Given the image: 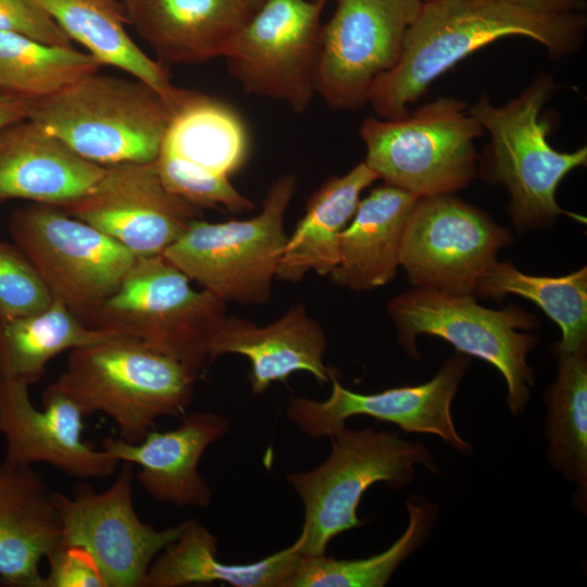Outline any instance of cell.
I'll return each mask as SVG.
<instances>
[{"label":"cell","instance_id":"1","mask_svg":"<svg viewBox=\"0 0 587 587\" xmlns=\"http://www.w3.org/2000/svg\"><path fill=\"white\" fill-rule=\"evenodd\" d=\"M585 29L583 12L542 14L496 0H423L397 64L374 83L369 103L377 117H404L436 78L498 39L527 37L561 58L580 49Z\"/></svg>","mask_w":587,"mask_h":587},{"label":"cell","instance_id":"23","mask_svg":"<svg viewBox=\"0 0 587 587\" xmlns=\"http://www.w3.org/2000/svg\"><path fill=\"white\" fill-rule=\"evenodd\" d=\"M417 199L384 184L359 201L339 237V261L329 274L335 285L364 291L394 278L404 228Z\"/></svg>","mask_w":587,"mask_h":587},{"label":"cell","instance_id":"7","mask_svg":"<svg viewBox=\"0 0 587 587\" xmlns=\"http://www.w3.org/2000/svg\"><path fill=\"white\" fill-rule=\"evenodd\" d=\"M226 302L202 289L163 254L139 257L88 326L141 341L197 370L209 363Z\"/></svg>","mask_w":587,"mask_h":587},{"label":"cell","instance_id":"31","mask_svg":"<svg viewBox=\"0 0 587 587\" xmlns=\"http://www.w3.org/2000/svg\"><path fill=\"white\" fill-rule=\"evenodd\" d=\"M102 66L74 46L48 45L0 30V89L32 102L61 91Z\"/></svg>","mask_w":587,"mask_h":587},{"label":"cell","instance_id":"24","mask_svg":"<svg viewBox=\"0 0 587 587\" xmlns=\"http://www.w3.org/2000/svg\"><path fill=\"white\" fill-rule=\"evenodd\" d=\"M299 558L294 542L255 562H221L217 559V538L198 521L187 520L180 535L155 557L141 587L211 583L235 587H288Z\"/></svg>","mask_w":587,"mask_h":587},{"label":"cell","instance_id":"13","mask_svg":"<svg viewBox=\"0 0 587 587\" xmlns=\"http://www.w3.org/2000/svg\"><path fill=\"white\" fill-rule=\"evenodd\" d=\"M511 241L509 230L451 193L422 197L408 218L399 265L414 287L472 296Z\"/></svg>","mask_w":587,"mask_h":587},{"label":"cell","instance_id":"27","mask_svg":"<svg viewBox=\"0 0 587 587\" xmlns=\"http://www.w3.org/2000/svg\"><path fill=\"white\" fill-rule=\"evenodd\" d=\"M248 152V132L237 111L187 89L159 151L192 168L227 177L245 164Z\"/></svg>","mask_w":587,"mask_h":587},{"label":"cell","instance_id":"38","mask_svg":"<svg viewBox=\"0 0 587 587\" xmlns=\"http://www.w3.org/2000/svg\"><path fill=\"white\" fill-rule=\"evenodd\" d=\"M33 102L0 89V129L13 123L27 120Z\"/></svg>","mask_w":587,"mask_h":587},{"label":"cell","instance_id":"6","mask_svg":"<svg viewBox=\"0 0 587 587\" xmlns=\"http://www.w3.org/2000/svg\"><path fill=\"white\" fill-rule=\"evenodd\" d=\"M364 163L384 184L419 198L448 195L476 174L474 141L485 134L466 104L440 97L404 117H369L360 127Z\"/></svg>","mask_w":587,"mask_h":587},{"label":"cell","instance_id":"17","mask_svg":"<svg viewBox=\"0 0 587 587\" xmlns=\"http://www.w3.org/2000/svg\"><path fill=\"white\" fill-rule=\"evenodd\" d=\"M28 385L0 376V432L5 437L4 460L32 465L45 462L64 474L82 478H104L117 469L110 453L95 449L82 438L84 412L53 384L42 395L38 410Z\"/></svg>","mask_w":587,"mask_h":587},{"label":"cell","instance_id":"20","mask_svg":"<svg viewBox=\"0 0 587 587\" xmlns=\"http://www.w3.org/2000/svg\"><path fill=\"white\" fill-rule=\"evenodd\" d=\"M104 171L29 118L0 129V202L64 207L90 191Z\"/></svg>","mask_w":587,"mask_h":587},{"label":"cell","instance_id":"8","mask_svg":"<svg viewBox=\"0 0 587 587\" xmlns=\"http://www.w3.org/2000/svg\"><path fill=\"white\" fill-rule=\"evenodd\" d=\"M296 189L297 177L282 175L255 216L221 223L197 218L162 254L225 302L266 303L287 240L285 212Z\"/></svg>","mask_w":587,"mask_h":587},{"label":"cell","instance_id":"30","mask_svg":"<svg viewBox=\"0 0 587 587\" xmlns=\"http://www.w3.org/2000/svg\"><path fill=\"white\" fill-rule=\"evenodd\" d=\"M517 295L536 303L562 332L555 355L587 347V268L563 276H533L511 263L495 262L479 280L475 295L502 299Z\"/></svg>","mask_w":587,"mask_h":587},{"label":"cell","instance_id":"41","mask_svg":"<svg viewBox=\"0 0 587 587\" xmlns=\"http://www.w3.org/2000/svg\"><path fill=\"white\" fill-rule=\"evenodd\" d=\"M324 1H327V0H324Z\"/></svg>","mask_w":587,"mask_h":587},{"label":"cell","instance_id":"32","mask_svg":"<svg viewBox=\"0 0 587 587\" xmlns=\"http://www.w3.org/2000/svg\"><path fill=\"white\" fill-rule=\"evenodd\" d=\"M409 523L384 552L364 559H336L326 554L300 555L288 587H383L396 569L427 538L435 523V505L407 500Z\"/></svg>","mask_w":587,"mask_h":587},{"label":"cell","instance_id":"2","mask_svg":"<svg viewBox=\"0 0 587 587\" xmlns=\"http://www.w3.org/2000/svg\"><path fill=\"white\" fill-rule=\"evenodd\" d=\"M200 371L133 338L113 335L70 352L53 385L85 415L102 412L137 444L162 416L183 417Z\"/></svg>","mask_w":587,"mask_h":587},{"label":"cell","instance_id":"40","mask_svg":"<svg viewBox=\"0 0 587 587\" xmlns=\"http://www.w3.org/2000/svg\"><path fill=\"white\" fill-rule=\"evenodd\" d=\"M254 10H257L266 0H246Z\"/></svg>","mask_w":587,"mask_h":587},{"label":"cell","instance_id":"15","mask_svg":"<svg viewBox=\"0 0 587 587\" xmlns=\"http://www.w3.org/2000/svg\"><path fill=\"white\" fill-rule=\"evenodd\" d=\"M467 365V355L457 352L430 380L375 394L351 391L335 375L330 378L332 392L326 400L292 397L287 416L312 438L330 437L348 419L365 415L394 423L408 433L436 435L455 450L469 452L471 446L458 434L451 414V404Z\"/></svg>","mask_w":587,"mask_h":587},{"label":"cell","instance_id":"16","mask_svg":"<svg viewBox=\"0 0 587 587\" xmlns=\"http://www.w3.org/2000/svg\"><path fill=\"white\" fill-rule=\"evenodd\" d=\"M61 208L137 258L162 254L202 215L166 189L155 161L105 166L90 191Z\"/></svg>","mask_w":587,"mask_h":587},{"label":"cell","instance_id":"4","mask_svg":"<svg viewBox=\"0 0 587 587\" xmlns=\"http://www.w3.org/2000/svg\"><path fill=\"white\" fill-rule=\"evenodd\" d=\"M554 89L552 77L542 74L504 105H494L483 96L469 109L490 135L483 163L486 179L509 190L512 221L520 230L548 226L560 215L584 220L555 199L562 179L586 165L587 148L562 152L550 145L551 125L540 113Z\"/></svg>","mask_w":587,"mask_h":587},{"label":"cell","instance_id":"22","mask_svg":"<svg viewBox=\"0 0 587 587\" xmlns=\"http://www.w3.org/2000/svg\"><path fill=\"white\" fill-rule=\"evenodd\" d=\"M254 11L246 0H141L129 18L161 64H199L225 58Z\"/></svg>","mask_w":587,"mask_h":587},{"label":"cell","instance_id":"39","mask_svg":"<svg viewBox=\"0 0 587 587\" xmlns=\"http://www.w3.org/2000/svg\"><path fill=\"white\" fill-rule=\"evenodd\" d=\"M122 1L127 10L128 16L130 17L132 13L136 10L137 5L139 4L141 0H122Z\"/></svg>","mask_w":587,"mask_h":587},{"label":"cell","instance_id":"21","mask_svg":"<svg viewBox=\"0 0 587 587\" xmlns=\"http://www.w3.org/2000/svg\"><path fill=\"white\" fill-rule=\"evenodd\" d=\"M53 491L32 465L0 462V585L42 587L40 562L60 545Z\"/></svg>","mask_w":587,"mask_h":587},{"label":"cell","instance_id":"10","mask_svg":"<svg viewBox=\"0 0 587 587\" xmlns=\"http://www.w3.org/2000/svg\"><path fill=\"white\" fill-rule=\"evenodd\" d=\"M9 228L53 298L87 325L137 259L59 205L32 202L13 212Z\"/></svg>","mask_w":587,"mask_h":587},{"label":"cell","instance_id":"37","mask_svg":"<svg viewBox=\"0 0 587 587\" xmlns=\"http://www.w3.org/2000/svg\"><path fill=\"white\" fill-rule=\"evenodd\" d=\"M542 14H565L583 12V0H496Z\"/></svg>","mask_w":587,"mask_h":587},{"label":"cell","instance_id":"28","mask_svg":"<svg viewBox=\"0 0 587 587\" xmlns=\"http://www.w3.org/2000/svg\"><path fill=\"white\" fill-rule=\"evenodd\" d=\"M113 335L88 326L53 298L40 312L0 317V376L30 386L40 380L47 364L58 354Z\"/></svg>","mask_w":587,"mask_h":587},{"label":"cell","instance_id":"26","mask_svg":"<svg viewBox=\"0 0 587 587\" xmlns=\"http://www.w3.org/2000/svg\"><path fill=\"white\" fill-rule=\"evenodd\" d=\"M72 40L102 65L113 66L177 101L163 64L150 58L127 30L130 18L122 0H34Z\"/></svg>","mask_w":587,"mask_h":587},{"label":"cell","instance_id":"9","mask_svg":"<svg viewBox=\"0 0 587 587\" xmlns=\"http://www.w3.org/2000/svg\"><path fill=\"white\" fill-rule=\"evenodd\" d=\"M389 314L398 340L409 357L417 358L415 339L425 334L450 342L458 352L479 358L503 376L507 402L513 414L524 411L534 385L527 364L537 338V319L516 305L491 310L475 302L471 295H454L414 287L389 302Z\"/></svg>","mask_w":587,"mask_h":587},{"label":"cell","instance_id":"29","mask_svg":"<svg viewBox=\"0 0 587 587\" xmlns=\"http://www.w3.org/2000/svg\"><path fill=\"white\" fill-rule=\"evenodd\" d=\"M587 347L558 354L557 380L547 389L546 436L550 464L578 487L580 509L587 496Z\"/></svg>","mask_w":587,"mask_h":587},{"label":"cell","instance_id":"19","mask_svg":"<svg viewBox=\"0 0 587 587\" xmlns=\"http://www.w3.org/2000/svg\"><path fill=\"white\" fill-rule=\"evenodd\" d=\"M326 349L327 338L321 324L308 314L304 305L297 303L265 326L226 315L212 337L209 363L225 354L246 357L250 362L251 390L258 396L299 371L310 373L321 385L330 382L338 373L325 365Z\"/></svg>","mask_w":587,"mask_h":587},{"label":"cell","instance_id":"18","mask_svg":"<svg viewBox=\"0 0 587 587\" xmlns=\"http://www.w3.org/2000/svg\"><path fill=\"white\" fill-rule=\"evenodd\" d=\"M230 429L229 421L213 412L185 414L175 429H151L139 442L107 437L101 446L118 462L137 464L141 487L155 500L176 507L205 508L212 499L198 472L208 447Z\"/></svg>","mask_w":587,"mask_h":587},{"label":"cell","instance_id":"14","mask_svg":"<svg viewBox=\"0 0 587 587\" xmlns=\"http://www.w3.org/2000/svg\"><path fill=\"white\" fill-rule=\"evenodd\" d=\"M61 544L87 550L108 587H141L155 557L182 533L185 522L157 529L138 516L133 502V464L124 462L104 491L79 488L72 497L53 491Z\"/></svg>","mask_w":587,"mask_h":587},{"label":"cell","instance_id":"34","mask_svg":"<svg viewBox=\"0 0 587 587\" xmlns=\"http://www.w3.org/2000/svg\"><path fill=\"white\" fill-rule=\"evenodd\" d=\"M52 301V294L26 254L15 243L0 240V317L34 314Z\"/></svg>","mask_w":587,"mask_h":587},{"label":"cell","instance_id":"5","mask_svg":"<svg viewBox=\"0 0 587 587\" xmlns=\"http://www.w3.org/2000/svg\"><path fill=\"white\" fill-rule=\"evenodd\" d=\"M329 438L332 450L322 464L286 476L304 508L302 529L295 541L303 557L325 554L332 539L363 524L358 507L375 483L401 488L413 479L416 464L437 470L425 445L395 432L353 430L345 425Z\"/></svg>","mask_w":587,"mask_h":587},{"label":"cell","instance_id":"36","mask_svg":"<svg viewBox=\"0 0 587 587\" xmlns=\"http://www.w3.org/2000/svg\"><path fill=\"white\" fill-rule=\"evenodd\" d=\"M0 30L22 34L48 45L74 46L34 0H0Z\"/></svg>","mask_w":587,"mask_h":587},{"label":"cell","instance_id":"11","mask_svg":"<svg viewBox=\"0 0 587 587\" xmlns=\"http://www.w3.org/2000/svg\"><path fill=\"white\" fill-rule=\"evenodd\" d=\"M324 0H266L224 58L248 93L303 112L315 93Z\"/></svg>","mask_w":587,"mask_h":587},{"label":"cell","instance_id":"12","mask_svg":"<svg viewBox=\"0 0 587 587\" xmlns=\"http://www.w3.org/2000/svg\"><path fill=\"white\" fill-rule=\"evenodd\" d=\"M423 0H336L322 24L315 88L335 110L369 103L374 83L398 62Z\"/></svg>","mask_w":587,"mask_h":587},{"label":"cell","instance_id":"35","mask_svg":"<svg viewBox=\"0 0 587 587\" xmlns=\"http://www.w3.org/2000/svg\"><path fill=\"white\" fill-rule=\"evenodd\" d=\"M46 559L49 573L42 587H108L97 562L82 547L60 542Z\"/></svg>","mask_w":587,"mask_h":587},{"label":"cell","instance_id":"33","mask_svg":"<svg viewBox=\"0 0 587 587\" xmlns=\"http://www.w3.org/2000/svg\"><path fill=\"white\" fill-rule=\"evenodd\" d=\"M155 164L166 189L195 207H222L234 213L254 208V203L241 195L227 176L192 168L163 153L158 154Z\"/></svg>","mask_w":587,"mask_h":587},{"label":"cell","instance_id":"3","mask_svg":"<svg viewBox=\"0 0 587 587\" xmlns=\"http://www.w3.org/2000/svg\"><path fill=\"white\" fill-rule=\"evenodd\" d=\"M185 92L171 101L136 77L99 71L33 102L28 118L95 164L152 162Z\"/></svg>","mask_w":587,"mask_h":587},{"label":"cell","instance_id":"25","mask_svg":"<svg viewBox=\"0 0 587 587\" xmlns=\"http://www.w3.org/2000/svg\"><path fill=\"white\" fill-rule=\"evenodd\" d=\"M378 176L364 161L341 176H332L310 197L303 216L287 236L276 278L298 283L311 271L332 273L339 261V237L352 218L361 193Z\"/></svg>","mask_w":587,"mask_h":587}]
</instances>
